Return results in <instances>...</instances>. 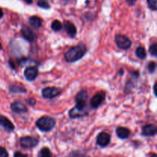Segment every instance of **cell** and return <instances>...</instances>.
<instances>
[{
	"label": "cell",
	"instance_id": "9c48e42d",
	"mask_svg": "<svg viewBox=\"0 0 157 157\" xmlns=\"http://www.w3.org/2000/svg\"><path fill=\"white\" fill-rule=\"evenodd\" d=\"M87 99V93L85 90H82V91L79 92L78 94L76 95L75 98V101L78 107H84L86 104V101Z\"/></svg>",
	"mask_w": 157,
	"mask_h": 157
},
{
	"label": "cell",
	"instance_id": "5bb4252c",
	"mask_svg": "<svg viewBox=\"0 0 157 157\" xmlns=\"http://www.w3.org/2000/svg\"><path fill=\"white\" fill-rule=\"evenodd\" d=\"M156 127L153 124H148L144 127L142 130V134L146 136H153L156 134Z\"/></svg>",
	"mask_w": 157,
	"mask_h": 157
},
{
	"label": "cell",
	"instance_id": "4316f807",
	"mask_svg": "<svg viewBox=\"0 0 157 157\" xmlns=\"http://www.w3.org/2000/svg\"><path fill=\"white\" fill-rule=\"evenodd\" d=\"M14 157H27V156H26L25 154H23V153H20V152H16V153H15V154H14Z\"/></svg>",
	"mask_w": 157,
	"mask_h": 157
},
{
	"label": "cell",
	"instance_id": "7a4b0ae2",
	"mask_svg": "<svg viewBox=\"0 0 157 157\" xmlns=\"http://www.w3.org/2000/svg\"><path fill=\"white\" fill-rule=\"evenodd\" d=\"M36 126L41 131L48 132L55 126V121L50 117H42L36 122Z\"/></svg>",
	"mask_w": 157,
	"mask_h": 157
},
{
	"label": "cell",
	"instance_id": "f1b7e54d",
	"mask_svg": "<svg viewBox=\"0 0 157 157\" xmlns=\"http://www.w3.org/2000/svg\"><path fill=\"white\" fill-rule=\"evenodd\" d=\"M127 2H128L129 5H130V6H133V5L135 4V2H136V0H127Z\"/></svg>",
	"mask_w": 157,
	"mask_h": 157
},
{
	"label": "cell",
	"instance_id": "e0dca14e",
	"mask_svg": "<svg viewBox=\"0 0 157 157\" xmlns=\"http://www.w3.org/2000/svg\"><path fill=\"white\" fill-rule=\"evenodd\" d=\"M29 23L35 29H39L42 24V20L38 16H32L29 18Z\"/></svg>",
	"mask_w": 157,
	"mask_h": 157
},
{
	"label": "cell",
	"instance_id": "d6986e66",
	"mask_svg": "<svg viewBox=\"0 0 157 157\" xmlns=\"http://www.w3.org/2000/svg\"><path fill=\"white\" fill-rule=\"evenodd\" d=\"M39 157H52V153L51 150L47 147H44L41 150L38 154Z\"/></svg>",
	"mask_w": 157,
	"mask_h": 157
},
{
	"label": "cell",
	"instance_id": "8fae6325",
	"mask_svg": "<svg viewBox=\"0 0 157 157\" xmlns=\"http://www.w3.org/2000/svg\"><path fill=\"white\" fill-rule=\"evenodd\" d=\"M21 33L23 38L29 42H32L35 39V34L27 26H23L21 30Z\"/></svg>",
	"mask_w": 157,
	"mask_h": 157
},
{
	"label": "cell",
	"instance_id": "30bf717a",
	"mask_svg": "<svg viewBox=\"0 0 157 157\" xmlns=\"http://www.w3.org/2000/svg\"><path fill=\"white\" fill-rule=\"evenodd\" d=\"M11 110L16 113H23L27 112V107L20 101H15L10 106Z\"/></svg>",
	"mask_w": 157,
	"mask_h": 157
},
{
	"label": "cell",
	"instance_id": "7c38bea8",
	"mask_svg": "<svg viewBox=\"0 0 157 157\" xmlns=\"http://www.w3.org/2000/svg\"><path fill=\"white\" fill-rule=\"evenodd\" d=\"M38 69L35 67H29L25 70L24 75L28 81H34L38 76Z\"/></svg>",
	"mask_w": 157,
	"mask_h": 157
},
{
	"label": "cell",
	"instance_id": "d4e9b609",
	"mask_svg": "<svg viewBox=\"0 0 157 157\" xmlns=\"http://www.w3.org/2000/svg\"><path fill=\"white\" fill-rule=\"evenodd\" d=\"M156 63L152 61V62H150L148 64V70L150 73H153V72L156 71Z\"/></svg>",
	"mask_w": 157,
	"mask_h": 157
},
{
	"label": "cell",
	"instance_id": "4fadbf2b",
	"mask_svg": "<svg viewBox=\"0 0 157 157\" xmlns=\"http://www.w3.org/2000/svg\"><path fill=\"white\" fill-rule=\"evenodd\" d=\"M0 125L8 132L13 131L15 129V126L13 125V124L7 117L2 115H0Z\"/></svg>",
	"mask_w": 157,
	"mask_h": 157
},
{
	"label": "cell",
	"instance_id": "277c9868",
	"mask_svg": "<svg viewBox=\"0 0 157 157\" xmlns=\"http://www.w3.org/2000/svg\"><path fill=\"white\" fill-rule=\"evenodd\" d=\"M38 144V140L33 136H25V137L20 139V145L23 148H33V147H36Z\"/></svg>",
	"mask_w": 157,
	"mask_h": 157
},
{
	"label": "cell",
	"instance_id": "5b68a950",
	"mask_svg": "<svg viewBox=\"0 0 157 157\" xmlns=\"http://www.w3.org/2000/svg\"><path fill=\"white\" fill-rule=\"evenodd\" d=\"M61 90L58 87H45L42 90V96L47 99H52L61 94Z\"/></svg>",
	"mask_w": 157,
	"mask_h": 157
},
{
	"label": "cell",
	"instance_id": "f546056e",
	"mask_svg": "<svg viewBox=\"0 0 157 157\" xmlns=\"http://www.w3.org/2000/svg\"><path fill=\"white\" fill-rule=\"evenodd\" d=\"M156 83H155L154 86H153V90H154L155 95H156Z\"/></svg>",
	"mask_w": 157,
	"mask_h": 157
},
{
	"label": "cell",
	"instance_id": "484cf974",
	"mask_svg": "<svg viewBox=\"0 0 157 157\" xmlns=\"http://www.w3.org/2000/svg\"><path fill=\"white\" fill-rule=\"evenodd\" d=\"M0 157H9L7 150L2 147H0Z\"/></svg>",
	"mask_w": 157,
	"mask_h": 157
},
{
	"label": "cell",
	"instance_id": "ffe728a7",
	"mask_svg": "<svg viewBox=\"0 0 157 157\" xmlns=\"http://www.w3.org/2000/svg\"><path fill=\"white\" fill-rule=\"evenodd\" d=\"M51 27H52V30H54L55 32H58V31H60L62 29V24L58 20H55L52 23V26Z\"/></svg>",
	"mask_w": 157,
	"mask_h": 157
},
{
	"label": "cell",
	"instance_id": "8992f818",
	"mask_svg": "<svg viewBox=\"0 0 157 157\" xmlns=\"http://www.w3.org/2000/svg\"><path fill=\"white\" fill-rule=\"evenodd\" d=\"M97 144L101 147H105L110 144V136L106 132H102L99 133L97 136Z\"/></svg>",
	"mask_w": 157,
	"mask_h": 157
},
{
	"label": "cell",
	"instance_id": "6da1fadb",
	"mask_svg": "<svg viewBox=\"0 0 157 157\" xmlns=\"http://www.w3.org/2000/svg\"><path fill=\"white\" fill-rule=\"evenodd\" d=\"M87 52V48L84 44H80L67 51L64 55V59L67 62H75L81 59Z\"/></svg>",
	"mask_w": 157,
	"mask_h": 157
},
{
	"label": "cell",
	"instance_id": "ac0fdd59",
	"mask_svg": "<svg viewBox=\"0 0 157 157\" xmlns=\"http://www.w3.org/2000/svg\"><path fill=\"white\" fill-rule=\"evenodd\" d=\"M136 55L140 59H145L147 58V52H146V49L144 47H142V46H140V47H138L136 48Z\"/></svg>",
	"mask_w": 157,
	"mask_h": 157
},
{
	"label": "cell",
	"instance_id": "603a6c76",
	"mask_svg": "<svg viewBox=\"0 0 157 157\" xmlns=\"http://www.w3.org/2000/svg\"><path fill=\"white\" fill-rule=\"evenodd\" d=\"M9 90H11L13 93H18V92H21V93H25V89H24L23 87H18L17 86H12L10 87Z\"/></svg>",
	"mask_w": 157,
	"mask_h": 157
},
{
	"label": "cell",
	"instance_id": "1f68e13d",
	"mask_svg": "<svg viewBox=\"0 0 157 157\" xmlns=\"http://www.w3.org/2000/svg\"><path fill=\"white\" fill-rule=\"evenodd\" d=\"M3 15V12H2V10L1 9H0V18H2Z\"/></svg>",
	"mask_w": 157,
	"mask_h": 157
},
{
	"label": "cell",
	"instance_id": "83f0119b",
	"mask_svg": "<svg viewBox=\"0 0 157 157\" xmlns=\"http://www.w3.org/2000/svg\"><path fill=\"white\" fill-rule=\"evenodd\" d=\"M27 102L29 103V104H30V105H35L36 101H35V100L34 99V98H30L29 100H28Z\"/></svg>",
	"mask_w": 157,
	"mask_h": 157
},
{
	"label": "cell",
	"instance_id": "ba28073f",
	"mask_svg": "<svg viewBox=\"0 0 157 157\" xmlns=\"http://www.w3.org/2000/svg\"><path fill=\"white\" fill-rule=\"evenodd\" d=\"M87 114L85 112V109L84 107H79L78 106H75L74 108L69 111V116L72 119H75V118L81 117H84Z\"/></svg>",
	"mask_w": 157,
	"mask_h": 157
},
{
	"label": "cell",
	"instance_id": "3957f363",
	"mask_svg": "<svg viewBox=\"0 0 157 157\" xmlns=\"http://www.w3.org/2000/svg\"><path fill=\"white\" fill-rule=\"evenodd\" d=\"M115 42L119 48L124 50L130 48L132 44L130 38L124 35H117L115 37Z\"/></svg>",
	"mask_w": 157,
	"mask_h": 157
},
{
	"label": "cell",
	"instance_id": "9a60e30c",
	"mask_svg": "<svg viewBox=\"0 0 157 157\" xmlns=\"http://www.w3.org/2000/svg\"><path fill=\"white\" fill-rule=\"evenodd\" d=\"M64 29H65L66 32L68 34L69 36L71 37V38H73V37H75L76 35L77 29L75 25L72 22H71V21H66L64 22Z\"/></svg>",
	"mask_w": 157,
	"mask_h": 157
},
{
	"label": "cell",
	"instance_id": "cb8c5ba5",
	"mask_svg": "<svg viewBox=\"0 0 157 157\" xmlns=\"http://www.w3.org/2000/svg\"><path fill=\"white\" fill-rule=\"evenodd\" d=\"M149 52L153 56L156 57L157 55V44L156 43H154L153 44H152L150 47V49H149Z\"/></svg>",
	"mask_w": 157,
	"mask_h": 157
},
{
	"label": "cell",
	"instance_id": "44dd1931",
	"mask_svg": "<svg viewBox=\"0 0 157 157\" xmlns=\"http://www.w3.org/2000/svg\"><path fill=\"white\" fill-rule=\"evenodd\" d=\"M38 6L39 7L42 8V9H49L50 8V5H49L48 1V0H38Z\"/></svg>",
	"mask_w": 157,
	"mask_h": 157
},
{
	"label": "cell",
	"instance_id": "2e32d148",
	"mask_svg": "<svg viewBox=\"0 0 157 157\" xmlns=\"http://www.w3.org/2000/svg\"><path fill=\"white\" fill-rule=\"evenodd\" d=\"M116 133L117 135L119 138L121 139H127V138L129 137L130 134V131L129 129L126 128V127H117L116 130Z\"/></svg>",
	"mask_w": 157,
	"mask_h": 157
},
{
	"label": "cell",
	"instance_id": "4dcf8cb0",
	"mask_svg": "<svg viewBox=\"0 0 157 157\" xmlns=\"http://www.w3.org/2000/svg\"><path fill=\"white\" fill-rule=\"evenodd\" d=\"M25 1L28 4H31V3L32 2V0H25Z\"/></svg>",
	"mask_w": 157,
	"mask_h": 157
},
{
	"label": "cell",
	"instance_id": "d6a6232c",
	"mask_svg": "<svg viewBox=\"0 0 157 157\" xmlns=\"http://www.w3.org/2000/svg\"><path fill=\"white\" fill-rule=\"evenodd\" d=\"M2 44H1V43H0V50H2Z\"/></svg>",
	"mask_w": 157,
	"mask_h": 157
},
{
	"label": "cell",
	"instance_id": "7402d4cb",
	"mask_svg": "<svg viewBox=\"0 0 157 157\" xmlns=\"http://www.w3.org/2000/svg\"><path fill=\"white\" fill-rule=\"evenodd\" d=\"M147 4L149 8L153 11H156L157 9V0H147Z\"/></svg>",
	"mask_w": 157,
	"mask_h": 157
},
{
	"label": "cell",
	"instance_id": "52a82bcc",
	"mask_svg": "<svg viewBox=\"0 0 157 157\" xmlns=\"http://www.w3.org/2000/svg\"><path fill=\"white\" fill-rule=\"evenodd\" d=\"M104 98H105V93L104 92H100V93L95 94L90 101V106H91L92 108H98L104 101Z\"/></svg>",
	"mask_w": 157,
	"mask_h": 157
},
{
	"label": "cell",
	"instance_id": "836d02e7",
	"mask_svg": "<svg viewBox=\"0 0 157 157\" xmlns=\"http://www.w3.org/2000/svg\"><path fill=\"white\" fill-rule=\"evenodd\" d=\"M152 157H157V156H156V154H154V155H153V156H152Z\"/></svg>",
	"mask_w": 157,
	"mask_h": 157
}]
</instances>
